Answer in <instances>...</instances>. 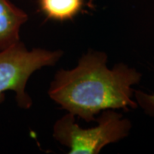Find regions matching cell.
Returning a JSON list of instances; mask_svg holds the SVG:
<instances>
[{"mask_svg": "<svg viewBox=\"0 0 154 154\" xmlns=\"http://www.w3.org/2000/svg\"><path fill=\"white\" fill-rule=\"evenodd\" d=\"M142 74L126 63L107 66V54L89 50L72 69H61L50 85L49 97L66 110L87 122L106 110H135L134 86Z\"/></svg>", "mask_w": 154, "mask_h": 154, "instance_id": "1", "label": "cell"}, {"mask_svg": "<svg viewBox=\"0 0 154 154\" xmlns=\"http://www.w3.org/2000/svg\"><path fill=\"white\" fill-rule=\"evenodd\" d=\"M132 122L115 110L102 111L98 125L82 128L75 122V116L67 113L56 122L53 137L69 148L70 154H99L105 146L128 136Z\"/></svg>", "mask_w": 154, "mask_h": 154, "instance_id": "2", "label": "cell"}, {"mask_svg": "<svg viewBox=\"0 0 154 154\" xmlns=\"http://www.w3.org/2000/svg\"><path fill=\"white\" fill-rule=\"evenodd\" d=\"M63 56L62 51L33 48L29 51L22 41L0 51V103L4 94H16L18 105L25 110L31 108L33 101L26 93L30 76L45 66H53Z\"/></svg>", "mask_w": 154, "mask_h": 154, "instance_id": "3", "label": "cell"}, {"mask_svg": "<svg viewBox=\"0 0 154 154\" xmlns=\"http://www.w3.org/2000/svg\"><path fill=\"white\" fill-rule=\"evenodd\" d=\"M28 20V14L11 0H0V51L21 41L20 30Z\"/></svg>", "mask_w": 154, "mask_h": 154, "instance_id": "4", "label": "cell"}, {"mask_svg": "<svg viewBox=\"0 0 154 154\" xmlns=\"http://www.w3.org/2000/svg\"><path fill=\"white\" fill-rule=\"evenodd\" d=\"M41 11L56 21L70 20L81 11L83 0H38Z\"/></svg>", "mask_w": 154, "mask_h": 154, "instance_id": "5", "label": "cell"}, {"mask_svg": "<svg viewBox=\"0 0 154 154\" xmlns=\"http://www.w3.org/2000/svg\"><path fill=\"white\" fill-rule=\"evenodd\" d=\"M134 98L138 107H140L146 115L154 116V94H146L143 91L134 90Z\"/></svg>", "mask_w": 154, "mask_h": 154, "instance_id": "6", "label": "cell"}]
</instances>
